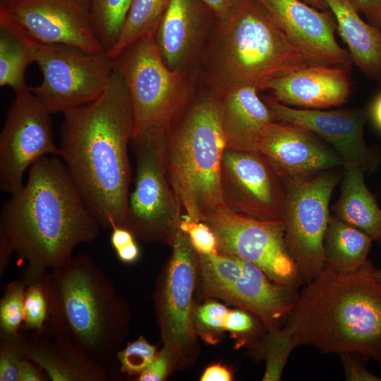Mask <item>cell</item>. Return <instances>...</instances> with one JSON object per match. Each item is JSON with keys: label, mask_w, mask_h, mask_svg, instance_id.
Returning <instances> with one entry per match:
<instances>
[{"label": "cell", "mask_w": 381, "mask_h": 381, "mask_svg": "<svg viewBox=\"0 0 381 381\" xmlns=\"http://www.w3.org/2000/svg\"><path fill=\"white\" fill-rule=\"evenodd\" d=\"M64 116L59 157L100 226H123L131 175L128 146L134 129L123 78L114 68L97 99Z\"/></svg>", "instance_id": "6da1fadb"}, {"label": "cell", "mask_w": 381, "mask_h": 381, "mask_svg": "<svg viewBox=\"0 0 381 381\" xmlns=\"http://www.w3.org/2000/svg\"><path fill=\"white\" fill-rule=\"evenodd\" d=\"M99 228L66 164L48 155L30 167L25 184L4 204L0 238L26 262L20 278L28 286L69 260L77 245L92 242Z\"/></svg>", "instance_id": "7a4b0ae2"}, {"label": "cell", "mask_w": 381, "mask_h": 381, "mask_svg": "<svg viewBox=\"0 0 381 381\" xmlns=\"http://www.w3.org/2000/svg\"><path fill=\"white\" fill-rule=\"evenodd\" d=\"M315 64H330L296 44L258 0H236L216 18L193 72L198 85L218 97L240 85L267 90L277 78Z\"/></svg>", "instance_id": "3957f363"}, {"label": "cell", "mask_w": 381, "mask_h": 381, "mask_svg": "<svg viewBox=\"0 0 381 381\" xmlns=\"http://www.w3.org/2000/svg\"><path fill=\"white\" fill-rule=\"evenodd\" d=\"M371 263L349 274L323 268L303 285L283 325L298 346L357 353L381 364V286L370 273Z\"/></svg>", "instance_id": "277c9868"}, {"label": "cell", "mask_w": 381, "mask_h": 381, "mask_svg": "<svg viewBox=\"0 0 381 381\" xmlns=\"http://www.w3.org/2000/svg\"><path fill=\"white\" fill-rule=\"evenodd\" d=\"M49 303L47 322L91 360L115 370L128 334L129 309L111 278L87 255L72 256L38 280Z\"/></svg>", "instance_id": "5b68a950"}, {"label": "cell", "mask_w": 381, "mask_h": 381, "mask_svg": "<svg viewBox=\"0 0 381 381\" xmlns=\"http://www.w3.org/2000/svg\"><path fill=\"white\" fill-rule=\"evenodd\" d=\"M163 142L167 178L186 214L200 222L226 207L221 188L226 145L218 97L198 85L164 130Z\"/></svg>", "instance_id": "8992f818"}, {"label": "cell", "mask_w": 381, "mask_h": 381, "mask_svg": "<svg viewBox=\"0 0 381 381\" xmlns=\"http://www.w3.org/2000/svg\"><path fill=\"white\" fill-rule=\"evenodd\" d=\"M128 90L134 119L133 138L164 130L198 87L193 70H170L154 37L138 40L111 58Z\"/></svg>", "instance_id": "52a82bcc"}, {"label": "cell", "mask_w": 381, "mask_h": 381, "mask_svg": "<svg viewBox=\"0 0 381 381\" xmlns=\"http://www.w3.org/2000/svg\"><path fill=\"white\" fill-rule=\"evenodd\" d=\"M281 172L286 188L285 244L304 285L324 268V238L331 215L329 203L340 175L332 169L306 176Z\"/></svg>", "instance_id": "ba28073f"}, {"label": "cell", "mask_w": 381, "mask_h": 381, "mask_svg": "<svg viewBox=\"0 0 381 381\" xmlns=\"http://www.w3.org/2000/svg\"><path fill=\"white\" fill-rule=\"evenodd\" d=\"M34 60L42 80L30 89L50 114H64L97 99L109 86L114 71L107 52L35 40Z\"/></svg>", "instance_id": "9c48e42d"}, {"label": "cell", "mask_w": 381, "mask_h": 381, "mask_svg": "<svg viewBox=\"0 0 381 381\" xmlns=\"http://www.w3.org/2000/svg\"><path fill=\"white\" fill-rule=\"evenodd\" d=\"M163 138L164 130H154L131 140L136 173L123 227L142 241L171 244L182 208L167 178Z\"/></svg>", "instance_id": "30bf717a"}, {"label": "cell", "mask_w": 381, "mask_h": 381, "mask_svg": "<svg viewBox=\"0 0 381 381\" xmlns=\"http://www.w3.org/2000/svg\"><path fill=\"white\" fill-rule=\"evenodd\" d=\"M202 222L214 232L219 253L255 265L278 284L296 289L303 285L286 247L282 220L258 219L224 207Z\"/></svg>", "instance_id": "8fae6325"}, {"label": "cell", "mask_w": 381, "mask_h": 381, "mask_svg": "<svg viewBox=\"0 0 381 381\" xmlns=\"http://www.w3.org/2000/svg\"><path fill=\"white\" fill-rule=\"evenodd\" d=\"M50 113L29 89L16 94L0 135V188L10 195L24 185L25 171L43 157H59Z\"/></svg>", "instance_id": "7c38bea8"}, {"label": "cell", "mask_w": 381, "mask_h": 381, "mask_svg": "<svg viewBox=\"0 0 381 381\" xmlns=\"http://www.w3.org/2000/svg\"><path fill=\"white\" fill-rule=\"evenodd\" d=\"M221 188L231 211L261 220L283 221L284 181L279 168L264 155L225 149Z\"/></svg>", "instance_id": "4fadbf2b"}, {"label": "cell", "mask_w": 381, "mask_h": 381, "mask_svg": "<svg viewBox=\"0 0 381 381\" xmlns=\"http://www.w3.org/2000/svg\"><path fill=\"white\" fill-rule=\"evenodd\" d=\"M171 245V255L158 294L157 308L164 345L177 359L195 341L192 307L199 253L179 227Z\"/></svg>", "instance_id": "5bb4252c"}, {"label": "cell", "mask_w": 381, "mask_h": 381, "mask_svg": "<svg viewBox=\"0 0 381 381\" xmlns=\"http://www.w3.org/2000/svg\"><path fill=\"white\" fill-rule=\"evenodd\" d=\"M11 18L35 40L106 52L95 33L88 0L0 1Z\"/></svg>", "instance_id": "9a60e30c"}, {"label": "cell", "mask_w": 381, "mask_h": 381, "mask_svg": "<svg viewBox=\"0 0 381 381\" xmlns=\"http://www.w3.org/2000/svg\"><path fill=\"white\" fill-rule=\"evenodd\" d=\"M261 97L274 121L298 126L318 135L341 156L343 165H358L368 172L377 169V155L366 145L364 140V126L370 114L368 108L298 109L279 103L271 97Z\"/></svg>", "instance_id": "2e32d148"}, {"label": "cell", "mask_w": 381, "mask_h": 381, "mask_svg": "<svg viewBox=\"0 0 381 381\" xmlns=\"http://www.w3.org/2000/svg\"><path fill=\"white\" fill-rule=\"evenodd\" d=\"M205 0H170L155 35L165 65L193 70L216 20Z\"/></svg>", "instance_id": "e0dca14e"}, {"label": "cell", "mask_w": 381, "mask_h": 381, "mask_svg": "<svg viewBox=\"0 0 381 381\" xmlns=\"http://www.w3.org/2000/svg\"><path fill=\"white\" fill-rule=\"evenodd\" d=\"M256 151L291 176H306L343 165L341 156L318 135L298 126L273 121L262 131Z\"/></svg>", "instance_id": "ac0fdd59"}, {"label": "cell", "mask_w": 381, "mask_h": 381, "mask_svg": "<svg viewBox=\"0 0 381 381\" xmlns=\"http://www.w3.org/2000/svg\"><path fill=\"white\" fill-rule=\"evenodd\" d=\"M280 28L311 55L333 65L351 66L349 51L335 38L337 21L330 11L318 10L301 0H258Z\"/></svg>", "instance_id": "d6986e66"}, {"label": "cell", "mask_w": 381, "mask_h": 381, "mask_svg": "<svg viewBox=\"0 0 381 381\" xmlns=\"http://www.w3.org/2000/svg\"><path fill=\"white\" fill-rule=\"evenodd\" d=\"M350 68L333 64L308 66L277 78L267 90L272 99L287 106L339 107L351 93Z\"/></svg>", "instance_id": "ffe728a7"}, {"label": "cell", "mask_w": 381, "mask_h": 381, "mask_svg": "<svg viewBox=\"0 0 381 381\" xmlns=\"http://www.w3.org/2000/svg\"><path fill=\"white\" fill-rule=\"evenodd\" d=\"M28 340L27 358L52 381H111L118 377L115 370L94 362L47 322L28 335Z\"/></svg>", "instance_id": "44dd1931"}, {"label": "cell", "mask_w": 381, "mask_h": 381, "mask_svg": "<svg viewBox=\"0 0 381 381\" xmlns=\"http://www.w3.org/2000/svg\"><path fill=\"white\" fill-rule=\"evenodd\" d=\"M242 273L224 301L258 316L267 329L282 327L296 304L298 289L272 281L260 267L241 259Z\"/></svg>", "instance_id": "7402d4cb"}, {"label": "cell", "mask_w": 381, "mask_h": 381, "mask_svg": "<svg viewBox=\"0 0 381 381\" xmlns=\"http://www.w3.org/2000/svg\"><path fill=\"white\" fill-rule=\"evenodd\" d=\"M221 127L226 149L257 152L262 129L274 121L256 88L240 85L218 97Z\"/></svg>", "instance_id": "603a6c76"}, {"label": "cell", "mask_w": 381, "mask_h": 381, "mask_svg": "<svg viewBox=\"0 0 381 381\" xmlns=\"http://www.w3.org/2000/svg\"><path fill=\"white\" fill-rule=\"evenodd\" d=\"M337 21L352 62L381 85V30L364 21L349 0H325Z\"/></svg>", "instance_id": "cb8c5ba5"}, {"label": "cell", "mask_w": 381, "mask_h": 381, "mask_svg": "<svg viewBox=\"0 0 381 381\" xmlns=\"http://www.w3.org/2000/svg\"><path fill=\"white\" fill-rule=\"evenodd\" d=\"M343 167L340 198L332 207L334 215L381 244V209L365 183V171L356 164Z\"/></svg>", "instance_id": "d4e9b609"}, {"label": "cell", "mask_w": 381, "mask_h": 381, "mask_svg": "<svg viewBox=\"0 0 381 381\" xmlns=\"http://www.w3.org/2000/svg\"><path fill=\"white\" fill-rule=\"evenodd\" d=\"M373 241L365 232L330 215L324 238V268L339 274L359 270L368 260Z\"/></svg>", "instance_id": "484cf974"}, {"label": "cell", "mask_w": 381, "mask_h": 381, "mask_svg": "<svg viewBox=\"0 0 381 381\" xmlns=\"http://www.w3.org/2000/svg\"><path fill=\"white\" fill-rule=\"evenodd\" d=\"M35 62L34 39L0 7V85L15 94L30 89L25 81L28 66Z\"/></svg>", "instance_id": "4316f807"}, {"label": "cell", "mask_w": 381, "mask_h": 381, "mask_svg": "<svg viewBox=\"0 0 381 381\" xmlns=\"http://www.w3.org/2000/svg\"><path fill=\"white\" fill-rule=\"evenodd\" d=\"M170 0H132L119 40L107 54L113 58L132 42L155 37Z\"/></svg>", "instance_id": "83f0119b"}, {"label": "cell", "mask_w": 381, "mask_h": 381, "mask_svg": "<svg viewBox=\"0 0 381 381\" xmlns=\"http://www.w3.org/2000/svg\"><path fill=\"white\" fill-rule=\"evenodd\" d=\"M199 270L205 293L225 300L242 273L241 259L219 253L199 254Z\"/></svg>", "instance_id": "f1b7e54d"}, {"label": "cell", "mask_w": 381, "mask_h": 381, "mask_svg": "<svg viewBox=\"0 0 381 381\" xmlns=\"http://www.w3.org/2000/svg\"><path fill=\"white\" fill-rule=\"evenodd\" d=\"M94 29L106 52L122 32L132 0H88Z\"/></svg>", "instance_id": "f546056e"}, {"label": "cell", "mask_w": 381, "mask_h": 381, "mask_svg": "<svg viewBox=\"0 0 381 381\" xmlns=\"http://www.w3.org/2000/svg\"><path fill=\"white\" fill-rule=\"evenodd\" d=\"M296 341L291 333L284 327L267 329L255 349L259 357L265 361L263 381H278Z\"/></svg>", "instance_id": "4dcf8cb0"}, {"label": "cell", "mask_w": 381, "mask_h": 381, "mask_svg": "<svg viewBox=\"0 0 381 381\" xmlns=\"http://www.w3.org/2000/svg\"><path fill=\"white\" fill-rule=\"evenodd\" d=\"M26 287L21 278L5 286L0 301V334L12 336L20 332L24 320Z\"/></svg>", "instance_id": "1f68e13d"}, {"label": "cell", "mask_w": 381, "mask_h": 381, "mask_svg": "<svg viewBox=\"0 0 381 381\" xmlns=\"http://www.w3.org/2000/svg\"><path fill=\"white\" fill-rule=\"evenodd\" d=\"M28 335L0 334V381H18L22 362L28 358Z\"/></svg>", "instance_id": "d6a6232c"}, {"label": "cell", "mask_w": 381, "mask_h": 381, "mask_svg": "<svg viewBox=\"0 0 381 381\" xmlns=\"http://www.w3.org/2000/svg\"><path fill=\"white\" fill-rule=\"evenodd\" d=\"M157 353V347L140 336L118 351L116 358L119 371L129 376L139 375L153 361Z\"/></svg>", "instance_id": "836d02e7"}, {"label": "cell", "mask_w": 381, "mask_h": 381, "mask_svg": "<svg viewBox=\"0 0 381 381\" xmlns=\"http://www.w3.org/2000/svg\"><path fill=\"white\" fill-rule=\"evenodd\" d=\"M49 314V303L45 291L37 281L28 285L25 296V313L23 329L40 330L45 325Z\"/></svg>", "instance_id": "e575fe53"}, {"label": "cell", "mask_w": 381, "mask_h": 381, "mask_svg": "<svg viewBox=\"0 0 381 381\" xmlns=\"http://www.w3.org/2000/svg\"><path fill=\"white\" fill-rule=\"evenodd\" d=\"M179 228L189 238L199 254H217V241L210 227L204 222H196L186 214L182 215Z\"/></svg>", "instance_id": "d590c367"}, {"label": "cell", "mask_w": 381, "mask_h": 381, "mask_svg": "<svg viewBox=\"0 0 381 381\" xmlns=\"http://www.w3.org/2000/svg\"><path fill=\"white\" fill-rule=\"evenodd\" d=\"M228 312L229 309L224 305L215 301H210L199 306L195 313L199 328L212 333L224 331Z\"/></svg>", "instance_id": "8d00e7d4"}, {"label": "cell", "mask_w": 381, "mask_h": 381, "mask_svg": "<svg viewBox=\"0 0 381 381\" xmlns=\"http://www.w3.org/2000/svg\"><path fill=\"white\" fill-rule=\"evenodd\" d=\"M174 359L176 357L172 350L164 345L163 349L157 352L150 365L138 375L137 380L162 381L165 380Z\"/></svg>", "instance_id": "74e56055"}, {"label": "cell", "mask_w": 381, "mask_h": 381, "mask_svg": "<svg viewBox=\"0 0 381 381\" xmlns=\"http://www.w3.org/2000/svg\"><path fill=\"white\" fill-rule=\"evenodd\" d=\"M347 381H381V377L373 374L366 369L357 353L345 352L339 354ZM365 360V359H364Z\"/></svg>", "instance_id": "f35d334b"}, {"label": "cell", "mask_w": 381, "mask_h": 381, "mask_svg": "<svg viewBox=\"0 0 381 381\" xmlns=\"http://www.w3.org/2000/svg\"><path fill=\"white\" fill-rule=\"evenodd\" d=\"M367 22L381 30V0H349Z\"/></svg>", "instance_id": "ab89813d"}, {"label": "cell", "mask_w": 381, "mask_h": 381, "mask_svg": "<svg viewBox=\"0 0 381 381\" xmlns=\"http://www.w3.org/2000/svg\"><path fill=\"white\" fill-rule=\"evenodd\" d=\"M49 380L46 373L30 359L26 358L22 362L19 369L18 381H46Z\"/></svg>", "instance_id": "60d3db41"}, {"label": "cell", "mask_w": 381, "mask_h": 381, "mask_svg": "<svg viewBox=\"0 0 381 381\" xmlns=\"http://www.w3.org/2000/svg\"><path fill=\"white\" fill-rule=\"evenodd\" d=\"M201 381H231V372L219 363L208 366L200 377Z\"/></svg>", "instance_id": "b9f144b4"}, {"label": "cell", "mask_w": 381, "mask_h": 381, "mask_svg": "<svg viewBox=\"0 0 381 381\" xmlns=\"http://www.w3.org/2000/svg\"><path fill=\"white\" fill-rule=\"evenodd\" d=\"M111 230L110 243L114 250L135 241V236L126 227L116 226Z\"/></svg>", "instance_id": "7bdbcfd3"}, {"label": "cell", "mask_w": 381, "mask_h": 381, "mask_svg": "<svg viewBox=\"0 0 381 381\" xmlns=\"http://www.w3.org/2000/svg\"><path fill=\"white\" fill-rule=\"evenodd\" d=\"M118 258L124 263H133L140 256V249L135 241L115 250Z\"/></svg>", "instance_id": "ee69618b"}, {"label": "cell", "mask_w": 381, "mask_h": 381, "mask_svg": "<svg viewBox=\"0 0 381 381\" xmlns=\"http://www.w3.org/2000/svg\"><path fill=\"white\" fill-rule=\"evenodd\" d=\"M236 0H205L217 18L223 17Z\"/></svg>", "instance_id": "f6af8a7d"}, {"label": "cell", "mask_w": 381, "mask_h": 381, "mask_svg": "<svg viewBox=\"0 0 381 381\" xmlns=\"http://www.w3.org/2000/svg\"><path fill=\"white\" fill-rule=\"evenodd\" d=\"M370 113L375 125L381 130V94L373 102Z\"/></svg>", "instance_id": "bcb514c9"}, {"label": "cell", "mask_w": 381, "mask_h": 381, "mask_svg": "<svg viewBox=\"0 0 381 381\" xmlns=\"http://www.w3.org/2000/svg\"><path fill=\"white\" fill-rule=\"evenodd\" d=\"M303 2L309 4L310 6H313V8L322 11H330L327 4L325 0H301Z\"/></svg>", "instance_id": "7dc6e473"}, {"label": "cell", "mask_w": 381, "mask_h": 381, "mask_svg": "<svg viewBox=\"0 0 381 381\" xmlns=\"http://www.w3.org/2000/svg\"><path fill=\"white\" fill-rule=\"evenodd\" d=\"M369 271L374 279L381 286V268H377L371 263Z\"/></svg>", "instance_id": "c3c4849f"}, {"label": "cell", "mask_w": 381, "mask_h": 381, "mask_svg": "<svg viewBox=\"0 0 381 381\" xmlns=\"http://www.w3.org/2000/svg\"><path fill=\"white\" fill-rule=\"evenodd\" d=\"M7 1V0H0V1Z\"/></svg>", "instance_id": "681fc988"}]
</instances>
